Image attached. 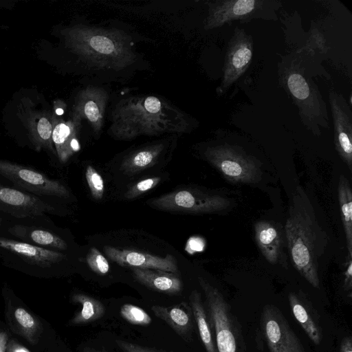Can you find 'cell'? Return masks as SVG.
<instances>
[{
  "label": "cell",
  "instance_id": "cell-19",
  "mask_svg": "<svg viewBox=\"0 0 352 352\" xmlns=\"http://www.w3.org/2000/svg\"><path fill=\"white\" fill-rule=\"evenodd\" d=\"M256 244L265 259L276 264L282 258L283 238L280 229L274 223L258 221L254 224Z\"/></svg>",
  "mask_w": 352,
  "mask_h": 352
},
{
  "label": "cell",
  "instance_id": "cell-12",
  "mask_svg": "<svg viewBox=\"0 0 352 352\" xmlns=\"http://www.w3.org/2000/svg\"><path fill=\"white\" fill-rule=\"evenodd\" d=\"M261 324L270 352H306L299 338L276 306L263 307Z\"/></svg>",
  "mask_w": 352,
  "mask_h": 352
},
{
  "label": "cell",
  "instance_id": "cell-8",
  "mask_svg": "<svg viewBox=\"0 0 352 352\" xmlns=\"http://www.w3.org/2000/svg\"><path fill=\"white\" fill-rule=\"evenodd\" d=\"M278 0H215L208 1L206 30L220 28L235 21L248 23L253 19H278L276 12L281 7Z\"/></svg>",
  "mask_w": 352,
  "mask_h": 352
},
{
  "label": "cell",
  "instance_id": "cell-37",
  "mask_svg": "<svg viewBox=\"0 0 352 352\" xmlns=\"http://www.w3.org/2000/svg\"><path fill=\"white\" fill-rule=\"evenodd\" d=\"M82 352H107L104 350H99V349H94V348H90V347H85L82 350Z\"/></svg>",
  "mask_w": 352,
  "mask_h": 352
},
{
  "label": "cell",
  "instance_id": "cell-27",
  "mask_svg": "<svg viewBox=\"0 0 352 352\" xmlns=\"http://www.w3.org/2000/svg\"><path fill=\"white\" fill-rule=\"evenodd\" d=\"M14 320L23 336L35 344L41 333L39 322L23 307H18L14 312Z\"/></svg>",
  "mask_w": 352,
  "mask_h": 352
},
{
  "label": "cell",
  "instance_id": "cell-36",
  "mask_svg": "<svg viewBox=\"0 0 352 352\" xmlns=\"http://www.w3.org/2000/svg\"><path fill=\"white\" fill-rule=\"evenodd\" d=\"M7 343V333L6 332H0V352H6Z\"/></svg>",
  "mask_w": 352,
  "mask_h": 352
},
{
  "label": "cell",
  "instance_id": "cell-26",
  "mask_svg": "<svg viewBox=\"0 0 352 352\" xmlns=\"http://www.w3.org/2000/svg\"><path fill=\"white\" fill-rule=\"evenodd\" d=\"M74 303L81 305L82 309L71 320L72 325H81L98 320L105 314L104 305L88 295L77 293L72 297Z\"/></svg>",
  "mask_w": 352,
  "mask_h": 352
},
{
  "label": "cell",
  "instance_id": "cell-16",
  "mask_svg": "<svg viewBox=\"0 0 352 352\" xmlns=\"http://www.w3.org/2000/svg\"><path fill=\"white\" fill-rule=\"evenodd\" d=\"M104 252L110 260L122 267L160 270L174 274L178 272L177 261L171 254L160 257L132 250H120L109 245L104 247Z\"/></svg>",
  "mask_w": 352,
  "mask_h": 352
},
{
  "label": "cell",
  "instance_id": "cell-13",
  "mask_svg": "<svg viewBox=\"0 0 352 352\" xmlns=\"http://www.w3.org/2000/svg\"><path fill=\"white\" fill-rule=\"evenodd\" d=\"M0 212L17 218L57 214L51 199L36 196L0 182Z\"/></svg>",
  "mask_w": 352,
  "mask_h": 352
},
{
  "label": "cell",
  "instance_id": "cell-21",
  "mask_svg": "<svg viewBox=\"0 0 352 352\" xmlns=\"http://www.w3.org/2000/svg\"><path fill=\"white\" fill-rule=\"evenodd\" d=\"M132 272L139 283L153 290L173 295L182 292V280L174 273L140 268H132Z\"/></svg>",
  "mask_w": 352,
  "mask_h": 352
},
{
  "label": "cell",
  "instance_id": "cell-38",
  "mask_svg": "<svg viewBox=\"0 0 352 352\" xmlns=\"http://www.w3.org/2000/svg\"><path fill=\"white\" fill-rule=\"evenodd\" d=\"M56 113L58 115V116H61L63 113V109H61V108H57L56 109Z\"/></svg>",
  "mask_w": 352,
  "mask_h": 352
},
{
  "label": "cell",
  "instance_id": "cell-7",
  "mask_svg": "<svg viewBox=\"0 0 352 352\" xmlns=\"http://www.w3.org/2000/svg\"><path fill=\"white\" fill-rule=\"evenodd\" d=\"M199 284L205 296V308L217 352H239V331L231 307L221 292L202 277Z\"/></svg>",
  "mask_w": 352,
  "mask_h": 352
},
{
  "label": "cell",
  "instance_id": "cell-20",
  "mask_svg": "<svg viewBox=\"0 0 352 352\" xmlns=\"http://www.w3.org/2000/svg\"><path fill=\"white\" fill-rule=\"evenodd\" d=\"M154 314L167 323L179 336L190 340L194 328V317L190 306L185 302L170 307L153 305Z\"/></svg>",
  "mask_w": 352,
  "mask_h": 352
},
{
  "label": "cell",
  "instance_id": "cell-24",
  "mask_svg": "<svg viewBox=\"0 0 352 352\" xmlns=\"http://www.w3.org/2000/svg\"><path fill=\"white\" fill-rule=\"evenodd\" d=\"M164 148L162 143L153 144L137 151L126 157L120 165V170L129 175L153 166Z\"/></svg>",
  "mask_w": 352,
  "mask_h": 352
},
{
  "label": "cell",
  "instance_id": "cell-6",
  "mask_svg": "<svg viewBox=\"0 0 352 352\" xmlns=\"http://www.w3.org/2000/svg\"><path fill=\"white\" fill-rule=\"evenodd\" d=\"M0 232L19 241L67 253L69 244L47 216L17 218L0 212Z\"/></svg>",
  "mask_w": 352,
  "mask_h": 352
},
{
  "label": "cell",
  "instance_id": "cell-22",
  "mask_svg": "<svg viewBox=\"0 0 352 352\" xmlns=\"http://www.w3.org/2000/svg\"><path fill=\"white\" fill-rule=\"evenodd\" d=\"M76 135V125L72 122H58L53 127L52 138L60 163H66L79 150L80 146Z\"/></svg>",
  "mask_w": 352,
  "mask_h": 352
},
{
  "label": "cell",
  "instance_id": "cell-10",
  "mask_svg": "<svg viewBox=\"0 0 352 352\" xmlns=\"http://www.w3.org/2000/svg\"><path fill=\"white\" fill-rule=\"evenodd\" d=\"M0 177L11 186L44 198L68 199L71 194L60 181L32 168L0 159Z\"/></svg>",
  "mask_w": 352,
  "mask_h": 352
},
{
  "label": "cell",
  "instance_id": "cell-28",
  "mask_svg": "<svg viewBox=\"0 0 352 352\" xmlns=\"http://www.w3.org/2000/svg\"><path fill=\"white\" fill-rule=\"evenodd\" d=\"M120 316L128 322L140 326H146L151 323V316L143 309L131 304L123 305L120 310Z\"/></svg>",
  "mask_w": 352,
  "mask_h": 352
},
{
  "label": "cell",
  "instance_id": "cell-35",
  "mask_svg": "<svg viewBox=\"0 0 352 352\" xmlns=\"http://www.w3.org/2000/svg\"><path fill=\"white\" fill-rule=\"evenodd\" d=\"M339 352H352V339L351 336H346L342 339Z\"/></svg>",
  "mask_w": 352,
  "mask_h": 352
},
{
  "label": "cell",
  "instance_id": "cell-33",
  "mask_svg": "<svg viewBox=\"0 0 352 352\" xmlns=\"http://www.w3.org/2000/svg\"><path fill=\"white\" fill-rule=\"evenodd\" d=\"M343 287L345 291L349 292L351 295L352 289V261L351 257L348 256L345 270L344 272V284Z\"/></svg>",
  "mask_w": 352,
  "mask_h": 352
},
{
  "label": "cell",
  "instance_id": "cell-9",
  "mask_svg": "<svg viewBox=\"0 0 352 352\" xmlns=\"http://www.w3.org/2000/svg\"><path fill=\"white\" fill-rule=\"evenodd\" d=\"M206 159L228 181L235 184H255L261 177L259 162L241 147L228 143L210 146Z\"/></svg>",
  "mask_w": 352,
  "mask_h": 352
},
{
  "label": "cell",
  "instance_id": "cell-4",
  "mask_svg": "<svg viewBox=\"0 0 352 352\" xmlns=\"http://www.w3.org/2000/svg\"><path fill=\"white\" fill-rule=\"evenodd\" d=\"M67 41L78 54L96 66L119 69L134 60L127 38L118 31L75 27L67 32Z\"/></svg>",
  "mask_w": 352,
  "mask_h": 352
},
{
  "label": "cell",
  "instance_id": "cell-25",
  "mask_svg": "<svg viewBox=\"0 0 352 352\" xmlns=\"http://www.w3.org/2000/svg\"><path fill=\"white\" fill-rule=\"evenodd\" d=\"M338 192L346 247L349 256L352 257V192L349 182L344 175L340 177Z\"/></svg>",
  "mask_w": 352,
  "mask_h": 352
},
{
  "label": "cell",
  "instance_id": "cell-1",
  "mask_svg": "<svg viewBox=\"0 0 352 352\" xmlns=\"http://www.w3.org/2000/svg\"><path fill=\"white\" fill-rule=\"evenodd\" d=\"M112 117L111 132L122 140L139 135L184 132L188 127L183 113L154 96L133 97L120 101Z\"/></svg>",
  "mask_w": 352,
  "mask_h": 352
},
{
  "label": "cell",
  "instance_id": "cell-5",
  "mask_svg": "<svg viewBox=\"0 0 352 352\" xmlns=\"http://www.w3.org/2000/svg\"><path fill=\"white\" fill-rule=\"evenodd\" d=\"M69 260L67 253L37 247L9 238L0 232V263L38 276H49Z\"/></svg>",
  "mask_w": 352,
  "mask_h": 352
},
{
  "label": "cell",
  "instance_id": "cell-11",
  "mask_svg": "<svg viewBox=\"0 0 352 352\" xmlns=\"http://www.w3.org/2000/svg\"><path fill=\"white\" fill-rule=\"evenodd\" d=\"M148 204L152 208L164 211L202 214L223 211L230 206V201L217 194L180 190L162 195Z\"/></svg>",
  "mask_w": 352,
  "mask_h": 352
},
{
  "label": "cell",
  "instance_id": "cell-18",
  "mask_svg": "<svg viewBox=\"0 0 352 352\" xmlns=\"http://www.w3.org/2000/svg\"><path fill=\"white\" fill-rule=\"evenodd\" d=\"M288 300L295 319L309 339L319 345L322 338L320 319L310 301L302 292H290Z\"/></svg>",
  "mask_w": 352,
  "mask_h": 352
},
{
  "label": "cell",
  "instance_id": "cell-3",
  "mask_svg": "<svg viewBox=\"0 0 352 352\" xmlns=\"http://www.w3.org/2000/svg\"><path fill=\"white\" fill-rule=\"evenodd\" d=\"M278 82L297 107L303 125L320 136L321 129L329 128L326 103L318 87L307 74L301 55L281 56L278 63Z\"/></svg>",
  "mask_w": 352,
  "mask_h": 352
},
{
  "label": "cell",
  "instance_id": "cell-15",
  "mask_svg": "<svg viewBox=\"0 0 352 352\" xmlns=\"http://www.w3.org/2000/svg\"><path fill=\"white\" fill-rule=\"evenodd\" d=\"M336 151L349 168H352V111L342 94L334 90L329 92Z\"/></svg>",
  "mask_w": 352,
  "mask_h": 352
},
{
  "label": "cell",
  "instance_id": "cell-29",
  "mask_svg": "<svg viewBox=\"0 0 352 352\" xmlns=\"http://www.w3.org/2000/svg\"><path fill=\"white\" fill-rule=\"evenodd\" d=\"M85 178L92 197L95 199H102L104 191L103 179L91 165L86 168Z\"/></svg>",
  "mask_w": 352,
  "mask_h": 352
},
{
  "label": "cell",
  "instance_id": "cell-34",
  "mask_svg": "<svg viewBox=\"0 0 352 352\" xmlns=\"http://www.w3.org/2000/svg\"><path fill=\"white\" fill-rule=\"evenodd\" d=\"M6 352H30L24 346L16 342L14 340H10L7 343Z\"/></svg>",
  "mask_w": 352,
  "mask_h": 352
},
{
  "label": "cell",
  "instance_id": "cell-32",
  "mask_svg": "<svg viewBox=\"0 0 352 352\" xmlns=\"http://www.w3.org/2000/svg\"><path fill=\"white\" fill-rule=\"evenodd\" d=\"M116 343L122 352H168L120 339Z\"/></svg>",
  "mask_w": 352,
  "mask_h": 352
},
{
  "label": "cell",
  "instance_id": "cell-31",
  "mask_svg": "<svg viewBox=\"0 0 352 352\" xmlns=\"http://www.w3.org/2000/svg\"><path fill=\"white\" fill-rule=\"evenodd\" d=\"M160 177H153L142 179L131 186L125 192L124 197L129 199L136 198L153 189L160 183Z\"/></svg>",
  "mask_w": 352,
  "mask_h": 352
},
{
  "label": "cell",
  "instance_id": "cell-14",
  "mask_svg": "<svg viewBox=\"0 0 352 352\" xmlns=\"http://www.w3.org/2000/svg\"><path fill=\"white\" fill-rule=\"evenodd\" d=\"M252 46L251 35L243 28H235L227 46L219 94L226 92L249 67L253 56Z\"/></svg>",
  "mask_w": 352,
  "mask_h": 352
},
{
  "label": "cell",
  "instance_id": "cell-23",
  "mask_svg": "<svg viewBox=\"0 0 352 352\" xmlns=\"http://www.w3.org/2000/svg\"><path fill=\"white\" fill-rule=\"evenodd\" d=\"M189 300L194 320L206 352H217L212 329L200 293L197 290H192Z\"/></svg>",
  "mask_w": 352,
  "mask_h": 352
},
{
  "label": "cell",
  "instance_id": "cell-17",
  "mask_svg": "<svg viewBox=\"0 0 352 352\" xmlns=\"http://www.w3.org/2000/svg\"><path fill=\"white\" fill-rule=\"evenodd\" d=\"M107 100V94L102 89L89 87L82 90L76 102L74 122L85 119L96 133L100 132Z\"/></svg>",
  "mask_w": 352,
  "mask_h": 352
},
{
  "label": "cell",
  "instance_id": "cell-2",
  "mask_svg": "<svg viewBox=\"0 0 352 352\" xmlns=\"http://www.w3.org/2000/svg\"><path fill=\"white\" fill-rule=\"evenodd\" d=\"M285 232L294 267L309 283L318 288V258L324 249L325 236L309 206L298 196L290 206Z\"/></svg>",
  "mask_w": 352,
  "mask_h": 352
},
{
  "label": "cell",
  "instance_id": "cell-30",
  "mask_svg": "<svg viewBox=\"0 0 352 352\" xmlns=\"http://www.w3.org/2000/svg\"><path fill=\"white\" fill-rule=\"evenodd\" d=\"M86 261L90 269L99 275H104L109 270V262L96 248L89 250Z\"/></svg>",
  "mask_w": 352,
  "mask_h": 352
}]
</instances>
